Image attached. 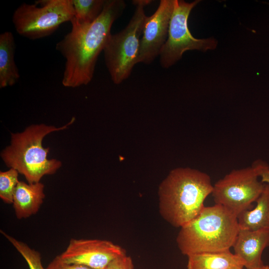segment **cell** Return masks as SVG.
Returning <instances> with one entry per match:
<instances>
[{
  "label": "cell",
  "mask_w": 269,
  "mask_h": 269,
  "mask_svg": "<svg viewBox=\"0 0 269 269\" xmlns=\"http://www.w3.org/2000/svg\"><path fill=\"white\" fill-rule=\"evenodd\" d=\"M126 7L123 0H106L102 12L92 23L70 21L71 30L56 45L65 59L64 86L76 88L92 81L98 57L111 34L112 25Z\"/></svg>",
  "instance_id": "cell-1"
},
{
  "label": "cell",
  "mask_w": 269,
  "mask_h": 269,
  "mask_svg": "<svg viewBox=\"0 0 269 269\" xmlns=\"http://www.w3.org/2000/svg\"><path fill=\"white\" fill-rule=\"evenodd\" d=\"M213 188L206 173L188 167L174 169L158 188L160 214L171 225L180 228L200 212Z\"/></svg>",
  "instance_id": "cell-2"
},
{
  "label": "cell",
  "mask_w": 269,
  "mask_h": 269,
  "mask_svg": "<svg viewBox=\"0 0 269 269\" xmlns=\"http://www.w3.org/2000/svg\"><path fill=\"white\" fill-rule=\"evenodd\" d=\"M240 230L237 217L218 204L204 206L176 238L181 253L186 256L230 250Z\"/></svg>",
  "instance_id": "cell-3"
},
{
  "label": "cell",
  "mask_w": 269,
  "mask_h": 269,
  "mask_svg": "<svg viewBox=\"0 0 269 269\" xmlns=\"http://www.w3.org/2000/svg\"><path fill=\"white\" fill-rule=\"evenodd\" d=\"M75 121L73 118L60 128L44 124L32 125L22 133L12 134L11 143L1 153L5 164L23 175L28 183L39 182L46 175L55 173L61 167V161L47 158L49 148L42 145L43 138L55 131L66 129Z\"/></svg>",
  "instance_id": "cell-4"
},
{
  "label": "cell",
  "mask_w": 269,
  "mask_h": 269,
  "mask_svg": "<svg viewBox=\"0 0 269 269\" xmlns=\"http://www.w3.org/2000/svg\"><path fill=\"white\" fill-rule=\"evenodd\" d=\"M149 0H134V14L127 26L116 34H111L103 50L106 66L114 84H119L130 76L138 63L140 37L147 17L144 6Z\"/></svg>",
  "instance_id": "cell-5"
},
{
  "label": "cell",
  "mask_w": 269,
  "mask_h": 269,
  "mask_svg": "<svg viewBox=\"0 0 269 269\" xmlns=\"http://www.w3.org/2000/svg\"><path fill=\"white\" fill-rule=\"evenodd\" d=\"M74 15L72 0H38L20 5L12 20L17 33L34 40L49 36Z\"/></svg>",
  "instance_id": "cell-6"
},
{
  "label": "cell",
  "mask_w": 269,
  "mask_h": 269,
  "mask_svg": "<svg viewBox=\"0 0 269 269\" xmlns=\"http://www.w3.org/2000/svg\"><path fill=\"white\" fill-rule=\"evenodd\" d=\"M265 185L252 165L234 169L225 175L213 185L211 194L216 204L238 217L243 212L252 209L253 203L262 192Z\"/></svg>",
  "instance_id": "cell-7"
},
{
  "label": "cell",
  "mask_w": 269,
  "mask_h": 269,
  "mask_svg": "<svg viewBox=\"0 0 269 269\" xmlns=\"http://www.w3.org/2000/svg\"><path fill=\"white\" fill-rule=\"evenodd\" d=\"M199 1L197 0L188 2L174 0L167 39L159 56L162 67L167 68L174 65L186 51L197 50L205 52L216 48L217 41L215 39L196 38L188 28L190 13Z\"/></svg>",
  "instance_id": "cell-8"
},
{
  "label": "cell",
  "mask_w": 269,
  "mask_h": 269,
  "mask_svg": "<svg viewBox=\"0 0 269 269\" xmlns=\"http://www.w3.org/2000/svg\"><path fill=\"white\" fill-rule=\"evenodd\" d=\"M126 254L123 248L109 241L72 239L65 251L58 256L64 263L106 269L113 260Z\"/></svg>",
  "instance_id": "cell-9"
},
{
  "label": "cell",
  "mask_w": 269,
  "mask_h": 269,
  "mask_svg": "<svg viewBox=\"0 0 269 269\" xmlns=\"http://www.w3.org/2000/svg\"><path fill=\"white\" fill-rule=\"evenodd\" d=\"M174 0H161L155 11L147 16L140 39L137 62L148 64L157 56L168 37Z\"/></svg>",
  "instance_id": "cell-10"
},
{
  "label": "cell",
  "mask_w": 269,
  "mask_h": 269,
  "mask_svg": "<svg viewBox=\"0 0 269 269\" xmlns=\"http://www.w3.org/2000/svg\"><path fill=\"white\" fill-rule=\"evenodd\" d=\"M269 246V228L258 230L240 229L232 246L234 254L247 269L264 265L262 256Z\"/></svg>",
  "instance_id": "cell-11"
},
{
  "label": "cell",
  "mask_w": 269,
  "mask_h": 269,
  "mask_svg": "<svg viewBox=\"0 0 269 269\" xmlns=\"http://www.w3.org/2000/svg\"><path fill=\"white\" fill-rule=\"evenodd\" d=\"M44 187L40 182H18L14 192L12 203L17 219L27 218L37 213L45 198Z\"/></svg>",
  "instance_id": "cell-12"
},
{
  "label": "cell",
  "mask_w": 269,
  "mask_h": 269,
  "mask_svg": "<svg viewBox=\"0 0 269 269\" xmlns=\"http://www.w3.org/2000/svg\"><path fill=\"white\" fill-rule=\"evenodd\" d=\"M187 269H244L242 260L230 250L187 256Z\"/></svg>",
  "instance_id": "cell-13"
},
{
  "label": "cell",
  "mask_w": 269,
  "mask_h": 269,
  "mask_svg": "<svg viewBox=\"0 0 269 269\" xmlns=\"http://www.w3.org/2000/svg\"><path fill=\"white\" fill-rule=\"evenodd\" d=\"M14 37L11 32L6 31L0 34V88L14 85L20 74L14 61L15 50Z\"/></svg>",
  "instance_id": "cell-14"
},
{
  "label": "cell",
  "mask_w": 269,
  "mask_h": 269,
  "mask_svg": "<svg viewBox=\"0 0 269 269\" xmlns=\"http://www.w3.org/2000/svg\"><path fill=\"white\" fill-rule=\"evenodd\" d=\"M254 209L246 210L237 217L240 229L258 230L269 228V185L264 188L257 199Z\"/></svg>",
  "instance_id": "cell-15"
},
{
  "label": "cell",
  "mask_w": 269,
  "mask_h": 269,
  "mask_svg": "<svg viewBox=\"0 0 269 269\" xmlns=\"http://www.w3.org/2000/svg\"><path fill=\"white\" fill-rule=\"evenodd\" d=\"M106 1V0H72L74 15L72 20L82 24L92 23L102 12Z\"/></svg>",
  "instance_id": "cell-16"
},
{
  "label": "cell",
  "mask_w": 269,
  "mask_h": 269,
  "mask_svg": "<svg viewBox=\"0 0 269 269\" xmlns=\"http://www.w3.org/2000/svg\"><path fill=\"white\" fill-rule=\"evenodd\" d=\"M0 232L23 257L29 269H46L42 266L41 255L38 251L31 249L25 243L16 240L3 231H0Z\"/></svg>",
  "instance_id": "cell-17"
},
{
  "label": "cell",
  "mask_w": 269,
  "mask_h": 269,
  "mask_svg": "<svg viewBox=\"0 0 269 269\" xmlns=\"http://www.w3.org/2000/svg\"><path fill=\"white\" fill-rule=\"evenodd\" d=\"M18 171L10 168L6 171L0 172V197L7 204H12L15 189L19 181Z\"/></svg>",
  "instance_id": "cell-18"
},
{
  "label": "cell",
  "mask_w": 269,
  "mask_h": 269,
  "mask_svg": "<svg viewBox=\"0 0 269 269\" xmlns=\"http://www.w3.org/2000/svg\"><path fill=\"white\" fill-rule=\"evenodd\" d=\"M106 269H134V265L131 257L126 254L115 259Z\"/></svg>",
  "instance_id": "cell-19"
},
{
  "label": "cell",
  "mask_w": 269,
  "mask_h": 269,
  "mask_svg": "<svg viewBox=\"0 0 269 269\" xmlns=\"http://www.w3.org/2000/svg\"><path fill=\"white\" fill-rule=\"evenodd\" d=\"M252 166L256 169L261 182L269 185V165L268 163L258 159L253 162Z\"/></svg>",
  "instance_id": "cell-20"
},
{
  "label": "cell",
  "mask_w": 269,
  "mask_h": 269,
  "mask_svg": "<svg viewBox=\"0 0 269 269\" xmlns=\"http://www.w3.org/2000/svg\"><path fill=\"white\" fill-rule=\"evenodd\" d=\"M46 269H93L88 267L62 262L57 256L48 265Z\"/></svg>",
  "instance_id": "cell-21"
},
{
  "label": "cell",
  "mask_w": 269,
  "mask_h": 269,
  "mask_svg": "<svg viewBox=\"0 0 269 269\" xmlns=\"http://www.w3.org/2000/svg\"><path fill=\"white\" fill-rule=\"evenodd\" d=\"M269 269V266L268 265H263L261 267H258V268H254V269Z\"/></svg>",
  "instance_id": "cell-22"
}]
</instances>
